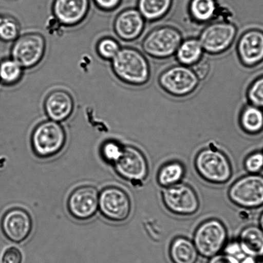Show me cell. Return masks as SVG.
<instances>
[{"label": "cell", "mask_w": 263, "mask_h": 263, "mask_svg": "<svg viewBox=\"0 0 263 263\" xmlns=\"http://www.w3.org/2000/svg\"><path fill=\"white\" fill-rule=\"evenodd\" d=\"M184 166L179 162L174 161L164 164L157 175V181L162 187H167L179 184L184 177Z\"/></svg>", "instance_id": "cell-25"}, {"label": "cell", "mask_w": 263, "mask_h": 263, "mask_svg": "<svg viewBox=\"0 0 263 263\" xmlns=\"http://www.w3.org/2000/svg\"><path fill=\"white\" fill-rule=\"evenodd\" d=\"M240 263H263L259 257L246 256L243 259H241Z\"/></svg>", "instance_id": "cell-37"}, {"label": "cell", "mask_w": 263, "mask_h": 263, "mask_svg": "<svg viewBox=\"0 0 263 263\" xmlns=\"http://www.w3.org/2000/svg\"><path fill=\"white\" fill-rule=\"evenodd\" d=\"M262 262H263V259H262Z\"/></svg>", "instance_id": "cell-39"}, {"label": "cell", "mask_w": 263, "mask_h": 263, "mask_svg": "<svg viewBox=\"0 0 263 263\" xmlns=\"http://www.w3.org/2000/svg\"><path fill=\"white\" fill-rule=\"evenodd\" d=\"M113 166L118 175L128 181H143L148 174L145 156L133 146H124L122 156Z\"/></svg>", "instance_id": "cell-13"}, {"label": "cell", "mask_w": 263, "mask_h": 263, "mask_svg": "<svg viewBox=\"0 0 263 263\" xmlns=\"http://www.w3.org/2000/svg\"><path fill=\"white\" fill-rule=\"evenodd\" d=\"M239 60L246 67L258 65L263 61V32L257 29L246 31L237 45Z\"/></svg>", "instance_id": "cell-15"}, {"label": "cell", "mask_w": 263, "mask_h": 263, "mask_svg": "<svg viewBox=\"0 0 263 263\" xmlns=\"http://www.w3.org/2000/svg\"><path fill=\"white\" fill-rule=\"evenodd\" d=\"M245 167L251 174H257L263 169V153L255 152L250 155L245 161Z\"/></svg>", "instance_id": "cell-31"}, {"label": "cell", "mask_w": 263, "mask_h": 263, "mask_svg": "<svg viewBox=\"0 0 263 263\" xmlns=\"http://www.w3.org/2000/svg\"><path fill=\"white\" fill-rule=\"evenodd\" d=\"M89 9V0H55L53 7L57 20L65 27L79 25L86 17Z\"/></svg>", "instance_id": "cell-16"}, {"label": "cell", "mask_w": 263, "mask_h": 263, "mask_svg": "<svg viewBox=\"0 0 263 263\" xmlns=\"http://www.w3.org/2000/svg\"><path fill=\"white\" fill-rule=\"evenodd\" d=\"M193 66V70L200 80L205 79L210 70V63L205 59H201L198 63Z\"/></svg>", "instance_id": "cell-34"}, {"label": "cell", "mask_w": 263, "mask_h": 263, "mask_svg": "<svg viewBox=\"0 0 263 263\" xmlns=\"http://www.w3.org/2000/svg\"><path fill=\"white\" fill-rule=\"evenodd\" d=\"M203 49L198 39L182 41L176 53L177 61L182 65L193 66L202 59Z\"/></svg>", "instance_id": "cell-21"}, {"label": "cell", "mask_w": 263, "mask_h": 263, "mask_svg": "<svg viewBox=\"0 0 263 263\" xmlns=\"http://www.w3.org/2000/svg\"><path fill=\"white\" fill-rule=\"evenodd\" d=\"M32 218L24 209H10L2 218L3 234L5 238L15 243H21L27 240L32 233Z\"/></svg>", "instance_id": "cell-14"}, {"label": "cell", "mask_w": 263, "mask_h": 263, "mask_svg": "<svg viewBox=\"0 0 263 263\" xmlns=\"http://www.w3.org/2000/svg\"><path fill=\"white\" fill-rule=\"evenodd\" d=\"M241 127L246 133L257 134L263 130V110L253 105L244 107L239 118Z\"/></svg>", "instance_id": "cell-22"}, {"label": "cell", "mask_w": 263, "mask_h": 263, "mask_svg": "<svg viewBox=\"0 0 263 263\" xmlns=\"http://www.w3.org/2000/svg\"><path fill=\"white\" fill-rule=\"evenodd\" d=\"M20 26L17 21L11 16H0V40L12 42L20 36Z\"/></svg>", "instance_id": "cell-28"}, {"label": "cell", "mask_w": 263, "mask_h": 263, "mask_svg": "<svg viewBox=\"0 0 263 263\" xmlns=\"http://www.w3.org/2000/svg\"><path fill=\"white\" fill-rule=\"evenodd\" d=\"M124 146L119 142L109 139L104 142L100 146V154L103 161L107 164L114 166L116 162L122 156Z\"/></svg>", "instance_id": "cell-27"}, {"label": "cell", "mask_w": 263, "mask_h": 263, "mask_svg": "<svg viewBox=\"0 0 263 263\" xmlns=\"http://www.w3.org/2000/svg\"><path fill=\"white\" fill-rule=\"evenodd\" d=\"M182 42V35L179 30L163 26L148 33L142 43V48L151 58L166 59L176 53Z\"/></svg>", "instance_id": "cell-5"}, {"label": "cell", "mask_w": 263, "mask_h": 263, "mask_svg": "<svg viewBox=\"0 0 263 263\" xmlns=\"http://www.w3.org/2000/svg\"><path fill=\"white\" fill-rule=\"evenodd\" d=\"M162 195L165 207L175 215H194L199 209L197 193L190 185L183 183L164 187Z\"/></svg>", "instance_id": "cell-11"}, {"label": "cell", "mask_w": 263, "mask_h": 263, "mask_svg": "<svg viewBox=\"0 0 263 263\" xmlns=\"http://www.w3.org/2000/svg\"><path fill=\"white\" fill-rule=\"evenodd\" d=\"M46 42L39 33H27L19 36L11 49V58L24 69L34 68L45 55Z\"/></svg>", "instance_id": "cell-7"}, {"label": "cell", "mask_w": 263, "mask_h": 263, "mask_svg": "<svg viewBox=\"0 0 263 263\" xmlns=\"http://www.w3.org/2000/svg\"><path fill=\"white\" fill-rule=\"evenodd\" d=\"M200 79L189 66L170 67L159 78V83L167 93L176 97H184L192 93L199 85Z\"/></svg>", "instance_id": "cell-6"}, {"label": "cell", "mask_w": 263, "mask_h": 263, "mask_svg": "<svg viewBox=\"0 0 263 263\" xmlns=\"http://www.w3.org/2000/svg\"><path fill=\"white\" fill-rule=\"evenodd\" d=\"M239 242L247 256L263 257V231L260 227L250 226L243 229Z\"/></svg>", "instance_id": "cell-19"}, {"label": "cell", "mask_w": 263, "mask_h": 263, "mask_svg": "<svg viewBox=\"0 0 263 263\" xmlns=\"http://www.w3.org/2000/svg\"><path fill=\"white\" fill-rule=\"evenodd\" d=\"M120 44L111 37H104L97 44V50L100 58L112 61L120 50Z\"/></svg>", "instance_id": "cell-29"}, {"label": "cell", "mask_w": 263, "mask_h": 263, "mask_svg": "<svg viewBox=\"0 0 263 263\" xmlns=\"http://www.w3.org/2000/svg\"><path fill=\"white\" fill-rule=\"evenodd\" d=\"M247 98L251 105L263 110V76L255 80L249 86Z\"/></svg>", "instance_id": "cell-30"}, {"label": "cell", "mask_w": 263, "mask_h": 263, "mask_svg": "<svg viewBox=\"0 0 263 263\" xmlns=\"http://www.w3.org/2000/svg\"><path fill=\"white\" fill-rule=\"evenodd\" d=\"M195 165L200 176L212 184H225L233 174L228 157L218 149L206 148L200 151L196 157Z\"/></svg>", "instance_id": "cell-3"}, {"label": "cell", "mask_w": 263, "mask_h": 263, "mask_svg": "<svg viewBox=\"0 0 263 263\" xmlns=\"http://www.w3.org/2000/svg\"><path fill=\"white\" fill-rule=\"evenodd\" d=\"M24 68L12 58L0 63V82L6 86H14L22 80Z\"/></svg>", "instance_id": "cell-26"}, {"label": "cell", "mask_w": 263, "mask_h": 263, "mask_svg": "<svg viewBox=\"0 0 263 263\" xmlns=\"http://www.w3.org/2000/svg\"><path fill=\"white\" fill-rule=\"evenodd\" d=\"M259 226L260 228H261L262 230L263 231V212L261 213V216H260Z\"/></svg>", "instance_id": "cell-38"}, {"label": "cell", "mask_w": 263, "mask_h": 263, "mask_svg": "<svg viewBox=\"0 0 263 263\" xmlns=\"http://www.w3.org/2000/svg\"><path fill=\"white\" fill-rule=\"evenodd\" d=\"M231 202L239 207L256 209L263 205V176L246 175L236 180L229 191Z\"/></svg>", "instance_id": "cell-9"}, {"label": "cell", "mask_w": 263, "mask_h": 263, "mask_svg": "<svg viewBox=\"0 0 263 263\" xmlns=\"http://www.w3.org/2000/svg\"><path fill=\"white\" fill-rule=\"evenodd\" d=\"M224 253L236 257L239 261H241L247 256L242 251L239 241H232L226 244L225 248H224Z\"/></svg>", "instance_id": "cell-33"}, {"label": "cell", "mask_w": 263, "mask_h": 263, "mask_svg": "<svg viewBox=\"0 0 263 263\" xmlns=\"http://www.w3.org/2000/svg\"><path fill=\"white\" fill-rule=\"evenodd\" d=\"M228 231L224 224L216 219H211L200 224L196 230L194 243L198 254L211 258L225 248Z\"/></svg>", "instance_id": "cell-4"}, {"label": "cell", "mask_w": 263, "mask_h": 263, "mask_svg": "<svg viewBox=\"0 0 263 263\" xmlns=\"http://www.w3.org/2000/svg\"><path fill=\"white\" fill-rule=\"evenodd\" d=\"M112 69L116 76L131 86H142L148 82L151 68L141 51L133 48H121L112 59Z\"/></svg>", "instance_id": "cell-1"}, {"label": "cell", "mask_w": 263, "mask_h": 263, "mask_svg": "<svg viewBox=\"0 0 263 263\" xmlns=\"http://www.w3.org/2000/svg\"><path fill=\"white\" fill-rule=\"evenodd\" d=\"M22 254L20 250L12 247L5 251L2 256V263H22Z\"/></svg>", "instance_id": "cell-32"}, {"label": "cell", "mask_w": 263, "mask_h": 263, "mask_svg": "<svg viewBox=\"0 0 263 263\" xmlns=\"http://www.w3.org/2000/svg\"><path fill=\"white\" fill-rule=\"evenodd\" d=\"M100 193L90 185H82L71 192L67 201V208L72 217L79 221L93 218L99 210Z\"/></svg>", "instance_id": "cell-12"}, {"label": "cell", "mask_w": 263, "mask_h": 263, "mask_svg": "<svg viewBox=\"0 0 263 263\" xmlns=\"http://www.w3.org/2000/svg\"><path fill=\"white\" fill-rule=\"evenodd\" d=\"M94 1L100 9L106 11L115 9L121 2V0H94Z\"/></svg>", "instance_id": "cell-36"}, {"label": "cell", "mask_w": 263, "mask_h": 263, "mask_svg": "<svg viewBox=\"0 0 263 263\" xmlns=\"http://www.w3.org/2000/svg\"><path fill=\"white\" fill-rule=\"evenodd\" d=\"M217 12L215 0H192L190 5L191 16L196 22L205 23L214 19Z\"/></svg>", "instance_id": "cell-24"}, {"label": "cell", "mask_w": 263, "mask_h": 263, "mask_svg": "<svg viewBox=\"0 0 263 263\" xmlns=\"http://www.w3.org/2000/svg\"><path fill=\"white\" fill-rule=\"evenodd\" d=\"M172 4V0H139V11L144 20L154 22L164 17Z\"/></svg>", "instance_id": "cell-23"}, {"label": "cell", "mask_w": 263, "mask_h": 263, "mask_svg": "<svg viewBox=\"0 0 263 263\" xmlns=\"http://www.w3.org/2000/svg\"><path fill=\"white\" fill-rule=\"evenodd\" d=\"M208 263H240V261L236 257L223 253L211 257Z\"/></svg>", "instance_id": "cell-35"}, {"label": "cell", "mask_w": 263, "mask_h": 263, "mask_svg": "<svg viewBox=\"0 0 263 263\" xmlns=\"http://www.w3.org/2000/svg\"><path fill=\"white\" fill-rule=\"evenodd\" d=\"M129 196L122 188L107 186L99 195V211L105 218L113 222L127 220L131 213Z\"/></svg>", "instance_id": "cell-10"}, {"label": "cell", "mask_w": 263, "mask_h": 263, "mask_svg": "<svg viewBox=\"0 0 263 263\" xmlns=\"http://www.w3.org/2000/svg\"><path fill=\"white\" fill-rule=\"evenodd\" d=\"M145 20L139 10L128 9L123 10L116 17L114 28L116 34L121 40L133 41L143 33Z\"/></svg>", "instance_id": "cell-17"}, {"label": "cell", "mask_w": 263, "mask_h": 263, "mask_svg": "<svg viewBox=\"0 0 263 263\" xmlns=\"http://www.w3.org/2000/svg\"><path fill=\"white\" fill-rule=\"evenodd\" d=\"M237 33L238 30L234 23L218 21L206 26L201 32L198 40L205 52L218 55L231 47Z\"/></svg>", "instance_id": "cell-8"}, {"label": "cell", "mask_w": 263, "mask_h": 263, "mask_svg": "<svg viewBox=\"0 0 263 263\" xmlns=\"http://www.w3.org/2000/svg\"><path fill=\"white\" fill-rule=\"evenodd\" d=\"M198 252L193 241L185 237H178L170 247V259L174 263H196Z\"/></svg>", "instance_id": "cell-20"}, {"label": "cell", "mask_w": 263, "mask_h": 263, "mask_svg": "<svg viewBox=\"0 0 263 263\" xmlns=\"http://www.w3.org/2000/svg\"><path fill=\"white\" fill-rule=\"evenodd\" d=\"M67 136L60 123L53 120L40 123L31 136V146L35 156L50 159L61 153L66 145Z\"/></svg>", "instance_id": "cell-2"}, {"label": "cell", "mask_w": 263, "mask_h": 263, "mask_svg": "<svg viewBox=\"0 0 263 263\" xmlns=\"http://www.w3.org/2000/svg\"><path fill=\"white\" fill-rule=\"evenodd\" d=\"M44 107L49 119L60 123L71 117L74 110V101L68 92L58 90L48 95Z\"/></svg>", "instance_id": "cell-18"}]
</instances>
